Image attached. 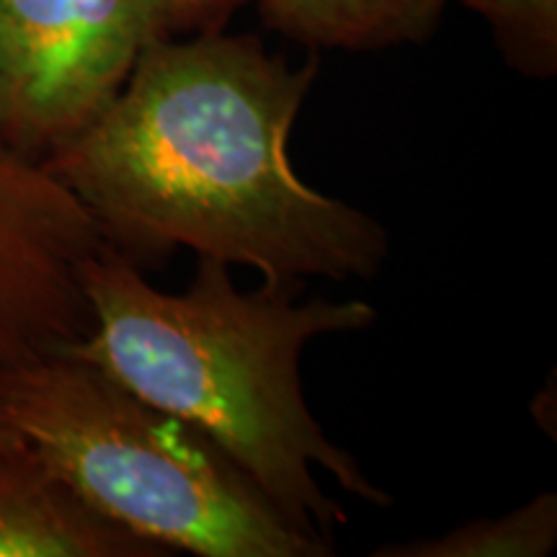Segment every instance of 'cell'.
<instances>
[{"mask_svg":"<svg viewBox=\"0 0 557 557\" xmlns=\"http://www.w3.org/2000/svg\"><path fill=\"white\" fill-rule=\"evenodd\" d=\"M0 150H3V148H0Z\"/></svg>","mask_w":557,"mask_h":557,"instance_id":"7c38bea8","label":"cell"},{"mask_svg":"<svg viewBox=\"0 0 557 557\" xmlns=\"http://www.w3.org/2000/svg\"><path fill=\"white\" fill-rule=\"evenodd\" d=\"M75 496L24 442L0 451V557H163Z\"/></svg>","mask_w":557,"mask_h":557,"instance_id":"8992f818","label":"cell"},{"mask_svg":"<svg viewBox=\"0 0 557 557\" xmlns=\"http://www.w3.org/2000/svg\"><path fill=\"white\" fill-rule=\"evenodd\" d=\"M557 547V496L540 493L496 519L462 524L442 537L400 542L374 557H545Z\"/></svg>","mask_w":557,"mask_h":557,"instance_id":"ba28073f","label":"cell"},{"mask_svg":"<svg viewBox=\"0 0 557 557\" xmlns=\"http://www.w3.org/2000/svg\"><path fill=\"white\" fill-rule=\"evenodd\" d=\"M243 0H163L165 29L171 34L220 32Z\"/></svg>","mask_w":557,"mask_h":557,"instance_id":"30bf717a","label":"cell"},{"mask_svg":"<svg viewBox=\"0 0 557 557\" xmlns=\"http://www.w3.org/2000/svg\"><path fill=\"white\" fill-rule=\"evenodd\" d=\"M163 0H0V148L41 163L111 107Z\"/></svg>","mask_w":557,"mask_h":557,"instance_id":"277c9868","label":"cell"},{"mask_svg":"<svg viewBox=\"0 0 557 557\" xmlns=\"http://www.w3.org/2000/svg\"><path fill=\"white\" fill-rule=\"evenodd\" d=\"M491 24L508 65L524 75L557 67V0H459Z\"/></svg>","mask_w":557,"mask_h":557,"instance_id":"9c48e42d","label":"cell"},{"mask_svg":"<svg viewBox=\"0 0 557 557\" xmlns=\"http://www.w3.org/2000/svg\"><path fill=\"white\" fill-rule=\"evenodd\" d=\"M83 292L90 329L62 351L199 429L299 529L331 540L346 521L318 470L367 504H393L325 436L299 374L310 341L367 329L377 320L372 305L297 302V284L240 292L227 263L214 259H199L189 289L169 295L109 246L83 269Z\"/></svg>","mask_w":557,"mask_h":557,"instance_id":"7a4b0ae2","label":"cell"},{"mask_svg":"<svg viewBox=\"0 0 557 557\" xmlns=\"http://www.w3.org/2000/svg\"><path fill=\"white\" fill-rule=\"evenodd\" d=\"M0 413L83 504L169 555H331L212 438L65 351L0 369Z\"/></svg>","mask_w":557,"mask_h":557,"instance_id":"3957f363","label":"cell"},{"mask_svg":"<svg viewBox=\"0 0 557 557\" xmlns=\"http://www.w3.org/2000/svg\"><path fill=\"white\" fill-rule=\"evenodd\" d=\"M451 0H259L284 37L323 50H382L423 41Z\"/></svg>","mask_w":557,"mask_h":557,"instance_id":"52a82bcc","label":"cell"},{"mask_svg":"<svg viewBox=\"0 0 557 557\" xmlns=\"http://www.w3.org/2000/svg\"><path fill=\"white\" fill-rule=\"evenodd\" d=\"M18 442H21L18 434L11 429V423L5 421L3 413H0V451L13 447V444H18Z\"/></svg>","mask_w":557,"mask_h":557,"instance_id":"8fae6325","label":"cell"},{"mask_svg":"<svg viewBox=\"0 0 557 557\" xmlns=\"http://www.w3.org/2000/svg\"><path fill=\"white\" fill-rule=\"evenodd\" d=\"M315 75V60L292 67L253 37H163L99 120L41 165L137 267L186 248L267 284L374 278L387 230L312 189L289 160Z\"/></svg>","mask_w":557,"mask_h":557,"instance_id":"6da1fadb","label":"cell"},{"mask_svg":"<svg viewBox=\"0 0 557 557\" xmlns=\"http://www.w3.org/2000/svg\"><path fill=\"white\" fill-rule=\"evenodd\" d=\"M101 246L94 218L60 178L0 150V369L86 336L83 269Z\"/></svg>","mask_w":557,"mask_h":557,"instance_id":"5b68a950","label":"cell"}]
</instances>
